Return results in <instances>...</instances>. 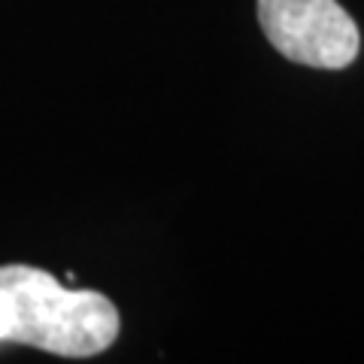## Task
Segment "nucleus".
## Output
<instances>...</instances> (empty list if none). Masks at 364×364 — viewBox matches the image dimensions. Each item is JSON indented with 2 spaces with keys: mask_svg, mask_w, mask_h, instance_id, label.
I'll return each mask as SVG.
<instances>
[{
  "mask_svg": "<svg viewBox=\"0 0 364 364\" xmlns=\"http://www.w3.org/2000/svg\"><path fill=\"white\" fill-rule=\"evenodd\" d=\"M119 310L97 291L64 289L28 264L0 267V340L61 358H91L119 337Z\"/></svg>",
  "mask_w": 364,
  "mask_h": 364,
  "instance_id": "nucleus-1",
  "label": "nucleus"
},
{
  "mask_svg": "<svg viewBox=\"0 0 364 364\" xmlns=\"http://www.w3.org/2000/svg\"><path fill=\"white\" fill-rule=\"evenodd\" d=\"M258 21L279 55L294 64L343 70L358 55V25L337 0H258Z\"/></svg>",
  "mask_w": 364,
  "mask_h": 364,
  "instance_id": "nucleus-2",
  "label": "nucleus"
}]
</instances>
